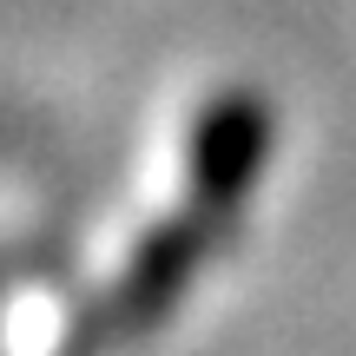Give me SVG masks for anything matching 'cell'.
<instances>
[{
  "label": "cell",
  "mask_w": 356,
  "mask_h": 356,
  "mask_svg": "<svg viewBox=\"0 0 356 356\" xmlns=\"http://www.w3.org/2000/svg\"><path fill=\"white\" fill-rule=\"evenodd\" d=\"M211 244H225V231H218L204 211H191V204H178V211H165L159 225H145L139 238H132L126 264H119L113 291L92 304V317H99V330H106V350L152 343V337L172 323V310L185 304V291L204 270Z\"/></svg>",
  "instance_id": "cell-1"
},
{
  "label": "cell",
  "mask_w": 356,
  "mask_h": 356,
  "mask_svg": "<svg viewBox=\"0 0 356 356\" xmlns=\"http://www.w3.org/2000/svg\"><path fill=\"white\" fill-rule=\"evenodd\" d=\"M270 132H277V119H270L264 92H251V86L211 92L204 113H198V126H191V145H185V204L204 211L225 238H231V225H238L251 185L264 178Z\"/></svg>",
  "instance_id": "cell-2"
}]
</instances>
